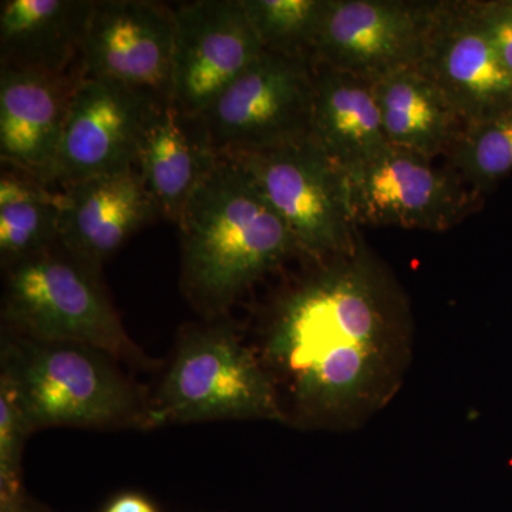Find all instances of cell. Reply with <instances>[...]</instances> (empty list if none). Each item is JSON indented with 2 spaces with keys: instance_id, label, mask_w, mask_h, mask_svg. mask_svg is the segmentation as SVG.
I'll return each instance as SVG.
<instances>
[{
  "instance_id": "52a82bcc",
  "label": "cell",
  "mask_w": 512,
  "mask_h": 512,
  "mask_svg": "<svg viewBox=\"0 0 512 512\" xmlns=\"http://www.w3.org/2000/svg\"><path fill=\"white\" fill-rule=\"evenodd\" d=\"M234 160L247 168L302 254L339 256L355 249L359 234L346 202L342 170L312 138Z\"/></svg>"
},
{
  "instance_id": "4fadbf2b",
  "label": "cell",
  "mask_w": 512,
  "mask_h": 512,
  "mask_svg": "<svg viewBox=\"0 0 512 512\" xmlns=\"http://www.w3.org/2000/svg\"><path fill=\"white\" fill-rule=\"evenodd\" d=\"M419 67L467 126L512 110V76L488 36L478 2H440Z\"/></svg>"
},
{
  "instance_id": "44dd1931",
  "label": "cell",
  "mask_w": 512,
  "mask_h": 512,
  "mask_svg": "<svg viewBox=\"0 0 512 512\" xmlns=\"http://www.w3.org/2000/svg\"><path fill=\"white\" fill-rule=\"evenodd\" d=\"M266 53L315 62L316 37L328 0H241Z\"/></svg>"
},
{
  "instance_id": "ffe728a7",
  "label": "cell",
  "mask_w": 512,
  "mask_h": 512,
  "mask_svg": "<svg viewBox=\"0 0 512 512\" xmlns=\"http://www.w3.org/2000/svg\"><path fill=\"white\" fill-rule=\"evenodd\" d=\"M62 192L2 165L0 173V259L15 264L60 244Z\"/></svg>"
},
{
  "instance_id": "ac0fdd59",
  "label": "cell",
  "mask_w": 512,
  "mask_h": 512,
  "mask_svg": "<svg viewBox=\"0 0 512 512\" xmlns=\"http://www.w3.org/2000/svg\"><path fill=\"white\" fill-rule=\"evenodd\" d=\"M311 138L325 156L348 171L390 146L372 83L313 62Z\"/></svg>"
},
{
  "instance_id": "cb8c5ba5",
  "label": "cell",
  "mask_w": 512,
  "mask_h": 512,
  "mask_svg": "<svg viewBox=\"0 0 512 512\" xmlns=\"http://www.w3.org/2000/svg\"><path fill=\"white\" fill-rule=\"evenodd\" d=\"M478 3L488 36L512 76V0Z\"/></svg>"
},
{
  "instance_id": "603a6c76",
  "label": "cell",
  "mask_w": 512,
  "mask_h": 512,
  "mask_svg": "<svg viewBox=\"0 0 512 512\" xmlns=\"http://www.w3.org/2000/svg\"><path fill=\"white\" fill-rule=\"evenodd\" d=\"M30 429L15 370L3 357L0 373V512L25 507L22 495V453Z\"/></svg>"
},
{
  "instance_id": "277c9868",
  "label": "cell",
  "mask_w": 512,
  "mask_h": 512,
  "mask_svg": "<svg viewBox=\"0 0 512 512\" xmlns=\"http://www.w3.org/2000/svg\"><path fill=\"white\" fill-rule=\"evenodd\" d=\"M5 350L32 431L45 427H148V406L106 353L26 339Z\"/></svg>"
},
{
  "instance_id": "3957f363",
  "label": "cell",
  "mask_w": 512,
  "mask_h": 512,
  "mask_svg": "<svg viewBox=\"0 0 512 512\" xmlns=\"http://www.w3.org/2000/svg\"><path fill=\"white\" fill-rule=\"evenodd\" d=\"M3 318L25 338L73 343L150 365L97 281V271L62 245L6 266Z\"/></svg>"
},
{
  "instance_id": "2e32d148",
  "label": "cell",
  "mask_w": 512,
  "mask_h": 512,
  "mask_svg": "<svg viewBox=\"0 0 512 512\" xmlns=\"http://www.w3.org/2000/svg\"><path fill=\"white\" fill-rule=\"evenodd\" d=\"M218 160L204 117L185 113L171 100L154 104L136 170L161 218L178 224L185 205Z\"/></svg>"
},
{
  "instance_id": "7c38bea8",
  "label": "cell",
  "mask_w": 512,
  "mask_h": 512,
  "mask_svg": "<svg viewBox=\"0 0 512 512\" xmlns=\"http://www.w3.org/2000/svg\"><path fill=\"white\" fill-rule=\"evenodd\" d=\"M157 101L120 84L83 79L70 104L52 187L136 170L144 126Z\"/></svg>"
},
{
  "instance_id": "6da1fadb",
  "label": "cell",
  "mask_w": 512,
  "mask_h": 512,
  "mask_svg": "<svg viewBox=\"0 0 512 512\" xmlns=\"http://www.w3.org/2000/svg\"><path fill=\"white\" fill-rule=\"evenodd\" d=\"M383 279L359 238L282 303L268 353L303 406L338 412L372 386L392 306Z\"/></svg>"
},
{
  "instance_id": "ba28073f",
  "label": "cell",
  "mask_w": 512,
  "mask_h": 512,
  "mask_svg": "<svg viewBox=\"0 0 512 512\" xmlns=\"http://www.w3.org/2000/svg\"><path fill=\"white\" fill-rule=\"evenodd\" d=\"M342 173L356 227L446 231L473 210L477 197L453 168L400 147Z\"/></svg>"
},
{
  "instance_id": "8fae6325",
  "label": "cell",
  "mask_w": 512,
  "mask_h": 512,
  "mask_svg": "<svg viewBox=\"0 0 512 512\" xmlns=\"http://www.w3.org/2000/svg\"><path fill=\"white\" fill-rule=\"evenodd\" d=\"M174 9L147 0H99L83 53V79L171 100Z\"/></svg>"
},
{
  "instance_id": "9c48e42d",
  "label": "cell",
  "mask_w": 512,
  "mask_h": 512,
  "mask_svg": "<svg viewBox=\"0 0 512 512\" xmlns=\"http://www.w3.org/2000/svg\"><path fill=\"white\" fill-rule=\"evenodd\" d=\"M440 2L328 0L315 62L376 82L419 66Z\"/></svg>"
},
{
  "instance_id": "d6986e66",
  "label": "cell",
  "mask_w": 512,
  "mask_h": 512,
  "mask_svg": "<svg viewBox=\"0 0 512 512\" xmlns=\"http://www.w3.org/2000/svg\"><path fill=\"white\" fill-rule=\"evenodd\" d=\"M372 89L390 146L430 160L450 156L466 130V120L419 66L386 74L372 83Z\"/></svg>"
},
{
  "instance_id": "8992f818",
  "label": "cell",
  "mask_w": 512,
  "mask_h": 512,
  "mask_svg": "<svg viewBox=\"0 0 512 512\" xmlns=\"http://www.w3.org/2000/svg\"><path fill=\"white\" fill-rule=\"evenodd\" d=\"M313 63L264 53L202 114L218 156L237 158L311 138Z\"/></svg>"
},
{
  "instance_id": "484cf974",
  "label": "cell",
  "mask_w": 512,
  "mask_h": 512,
  "mask_svg": "<svg viewBox=\"0 0 512 512\" xmlns=\"http://www.w3.org/2000/svg\"><path fill=\"white\" fill-rule=\"evenodd\" d=\"M16 512H30V511L28 510V508L22 507V508H20L19 511H16Z\"/></svg>"
},
{
  "instance_id": "9a60e30c",
  "label": "cell",
  "mask_w": 512,
  "mask_h": 512,
  "mask_svg": "<svg viewBox=\"0 0 512 512\" xmlns=\"http://www.w3.org/2000/svg\"><path fill=\"white\" fill-rule=\"evenodd\" d=\"M60 192V245L94 271L138 229L161 217L137 170L89 178Z\"/></svg>"
},
{
  "instance_id": "e0dca14e",
  "label": "cell",
  "mask_w": 512,
  "mask_h": 512,
  "mask_svg": "<svg viewBox=\"0 0 512 512\" xmlns=\"http://www.w3.org/2000/svg\"><path fill=\"white\" fill-rule=\"evenodd\" d=\"M96 0L0 3V66L83 80V53Z\"/></svg>"
},
{
  "instance_id": "30bf717a",
  "label": "cell",
  "mask_w": 512,
  "mask_h": 512,
  "mask_svg": "<svg viewBox=\"0 0 512 512\" xmlns=\"http://www.w3.org/2000/svg\"><path fill=\"white\" fill-rule=\"evenodd\" d=\"M173 9L171 101L202 116L265 52L241 0H198Z\"/></svg>"
},
{
  "instance_id": "5b68a950",
  "label": "cell",
  "mask_w": 512,
  "mask_h": 512,
  "mask_svg": "<svg viewBox=\"0 0 512 512\" xmlns=\"http://www.w3.org/2000/svg\"><path fill=\"white\" fill-rule=\"evenodd\" d=\"M274 384L229 329L184 336L156 399L148 427L224 419H281Z\"/></svg>"
},
{
  "instance_id": "d4e9b609",
  "label": "cell",
  "mask_w": 512,
  "mask_h": 512,
  "mask_svg": "<svg viewBox=\"0 0 512 512\" xmlns=\"http://www.w3.org/2000/svg\"><path fill=\"white\" fill-rule=\"evenodd\" d=\"M104 512H157V508L143 495L123 494L114 498Z\"/></svg>"
},
{
  "instance_id": "7402d4cb",
  "label": "cell",
  "mask_w": 512,
  "mask_h": 512,
  "mask_svg": "<svg viewBox=\"0 0 512 512\" xmlns=\"http://www.w3.org/2000/svg\"><path fill=\"white\" fill-rule=\"evenodd\" d=\"M448 157L477 194L497 183L512 170V110L468 124Z\"/></svg>"
},
{
  "instance_id": "7a4b0ae2",
  "label": "cell",
  "mask_w": 512,
  "mask_h": 512,
  "mask_svg": "<svg viewBox=\"0 0 512 512\" xmlns=\"http://www.w3.org/2000/svg\"><path fill=\"white\" fill-rule=\"evenodd\" d=\"M188 301L224 312L249 286L293 254H302L247 168L220 157L192 194L177 224Z\"/></svg>"
},
{
  "instance_id": "5bb4252c",
  "label": "cell",
  "mask_w": 512,
  "mask_h": 512,
  "mask_svg": "<svg viewBox=\"0 0 512 512\" xmlns=\"http://www.w3.org/2000/svg\"><path fill=\"white\" fill-rule=\"evenodd\" d=\"M82 82L0 66V161L52 187L74 92Z\"/></svg>"
}]
</instances>
